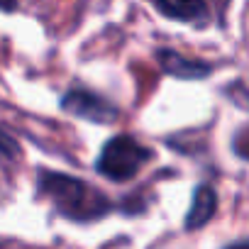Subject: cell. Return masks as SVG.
I'll return each instance as SVG.
<instances>
[{"label":"cell","mask_w":249,"mask_h":249,"mask_svg":"<svg viewBox=\"0 0 249 249\" xmlns=\"http://www.w3.org/2000/svg\"><path fill=\"white\" fill-rule=\"evenodd\" d=\"M149 159H152V152L144 144H140L130 135H120V137H112L103 147L95 169L100 176L122 183V181H130Z\"/></svg>","instance_id":"2"},{"label":"cell","mask_w":249,"mask_h":249,"mask_svg":"<svg viewBox=\"0 0 249 249\" xmlns=\"http://www.w3.org/2000/svg\"><path fill=\"white\" fill-rule=\"evenodd\" d=\"M217 210V193L213 186H198L193 193V203L191 210L186 215V230H200L205 222H210V217Z\"/></svg>","instance_id":"5"},{"label":"cell","mask_w":249,"mask_h":249,"mask_svg":"<svg viewBox=\"0 0 249 249\" xmlns=\"http://www.w3.org/2000/svg\"><path fill=\"white\" fill-rule=\"evenodd\" d=\"M225 249H249V244H247L244 239H239V242H234V244H230V247H225Z\"/></svg>","instance_id":"10"},{"label":"cell","mask_w":249,"mask_h":249,"mask_svg":"<svg viewBox=\"0 0 249 249\" xmlns=\"http://www.w3.org/2000/svg\"><path fill=\"white\" fill-rule=\"evenodd\" d=\"M157 59H159V64L166 73L183 78V81H198V78H205L213 71L210 64H203V61H196V59H183L181 54H176L171 49H159Z\"/></svg>","instance_id":"4"},{"label":"cell","mask_w":249,"mask_h":249,"mask_svg":"<svg viewBox=\"0 0 249 249\" xmlns=\"http://www.w3.org/2000/svg\"><path fill=\"white\" fill-rule=\"evenodd\" d=\"M61 110H66L81 120L95 122V124H110L117 120V107L112 103H107L105 98H100L90 90H83V88L69 90L61 98Z\"/></svg>","instance_id":"3"},{"label":"cell","mask_w":249,"mask_h":249,"mask_svg":"<svg viewBox=\"0 0 249 249\" xmlns=\"http://www.w3.org/2000/svg\"><path fill=\"white\" fill-rule=\"evenodd\" d=\"M154 8L171 18V20H181V22H196V20H205L208 18V5L205 0H152Z\"/></svg>","instance_id":"6"},{"label":"cell","mask_w":249,"mask_h":249,"mask_svg":"<svg viewBox=\"0 0 249 249\" xmlns=\"http://www.w3.org/2000/svg\"><path fill=\"white\" fill-rule=\"evenodd\" d=\"M247 127H239V132H237V140H234V152H237V157L239 159H247L249 157V149H247Z\"/></svg>","instance_id":"8"},{"label":"cell","mask_w":249,"mask_h":249,"mask_svg":"<svg viewBox=\"0 0 249 249\" xmlns=\"http://www.w3.org/2000/svg\"><path fill=\"white\" fill-rule=\"evenodd\" d=\"M0 249H37V247H30V244L15 242V239H0Z\"/></svg>","instance_id":"9"},{"label":"cell","mask_w":249,"mask_h":249,"mask_svg":"<svg viewBox=\"0 0 249 249\" xmlns=\"http://www.w3.org/2000/svg\"><path fill=\"white\" fill-rule=\"evenodd\" d=\"M18 154H20L18 142H15L8 132L0 130V159H3V161H15V159H18Z\"/></svg>","instance_id":"7"},{"label":"cell","mask_w":249,"mask_h":249,"mask_svg":"<svg viewBox=\"0 0 249 249\" xmlns=\"http://www.w3.org/2000/svg\"><path fill=\"white\" fill-rule=\"evenodd\" d=\"M39 193L47 196L61 215L71 220H81V222L98 220L110 210V203L100 191L66 174L44 171L39 176Z\"/></svg>","instance_id":"1"}]
</instances>
